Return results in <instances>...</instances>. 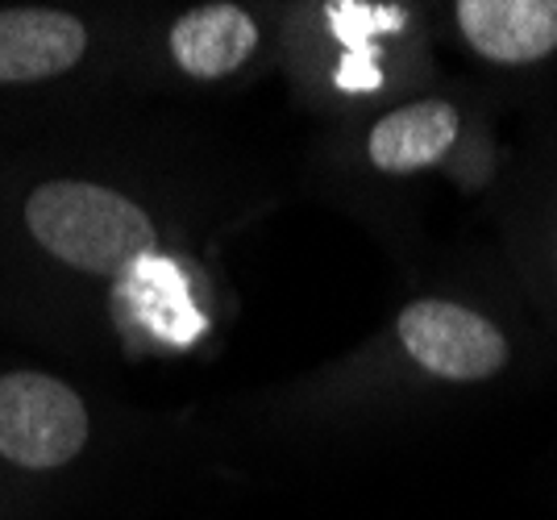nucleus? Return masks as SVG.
<instances>
[{
    "label": "nucleus",
    "mask_w": 557,
    "mask_h": 520,
    "mask_svg": "<svg viewBox=\"0 0 557 520\" xmlns=\"http://www.w3.org/2000/svg\"><path fill=\"white\" fill-rule=\"evenodd\" d=\"M275 205L242 150L141 104L0 146V330L96 379L216 358L225 255Z\"/></svg>",
    "instance_id": "nucleus-1"
},
{
    "label": "nucleus",
    "mask_w": 557,
    "mask_h": 520,
    "mask_svg": "<svg viewBox=\"0 0 557 520\" xmlns=\"http://www.w3.org/2000/svg\"><path fill=\"white\" fill-rule=\"evenodd\" d=\"M536 317L511 280L458 271L417 287L354 350L308 375L258 387L221 417L233 446L271 454H321L412 425L529 367Z\"/></svg>",
    "instance_id": "nucleus-2"
},
{
    "label": "nucleus",
    "mask_w": 557,
    "mask_h": 520,
    "mask_svg": "<svg viewBox=\"0 0 557 520\" xmlns=\"http://www.w3.org/2000/svg\"><path fill=\"white\" fill-rule=\"evenodd\" d=\"M187 421L129 404L109 379L38 358H0V520L125 512L180 479Z\"/></svg>",
    "instance_id": "nucleus-3"
},
{
    "label": "nucleus",
    "mask_w": 557,
    "mask_h": 520,
    "mask_svg": "<svg viewBox=\"0 0 557 520\" xmlns=\"http://www.w3.org/2000/svg\"><path fill=\"white\" fill-rule=\"evenodd\" d=\"M495 113L491 88L437 79L379 113L321 129L308 150V184L404 250L433 191L483 196L504 184Z\"/></svg>",
    "instance_id": "nucleus-4"
},
{
    "label": "nucleus",
    "mask_w": 557,
    "mask_h": 520,
    "mask_svg": "<svg viewBox=\"0 0 557 520\" xmlns=\"http://www.w3.org/2000/svg\"><path fill=\"white\" fill-rule=\"evenodd\" d=\"M278 79L321 125L379 113L442 75L433 4L412 0H283Z\"/></svg>",
    "instance_id": "nucleus-5"
},
{
    "label": "nucleus",
    "mask_w": 557,
    "mask_h": 520,
    "mask_svg": "<svg viewBox=\"0 0 557 520\" xmlns=\"http://www.w3.org/2000/svg\"><path fill=\"white\" fill-rule=\"evenodd\" d=\"M138 4H0V146L22 143L59 121L88 117L129 92Z\"/></svg>",
    "instance_id": "nucleus-6"
},
{
    "label": "nucleus",
    "mask_w": 557,
    "mask_h": 520,
    "mask_svg": "<svg viewBox=\"0 0 557 520\" xmlns=\"http://www.w3.org/2000/svg\"><path fill=\"white\" fill-rule=\"evenodd\" d=\"M283 4L275 0H187L138 4L129 92L233 96L278 75Z\"/></svg>",
    "instance_id": "nucleus-7"
},
{
    "label": "nucleus",
    "mask_w": 557,
    "mask_h": 520,
    "mask_svg": "<svg viewBox=\"0 0 557 520\" xmlns=\"http://www.w3.org/2000/svg\"><path fill=\"white\" fill-rule=\"evenodd\" d=\"M437 50H454L483 79L557 75V0H449L433 4Z\"/></svg>",
    "instance_id": "nucleus-8"
},
{
    "label": "nucleus",
    "mask_w": 557,
    "mask_h": 520,
    "mask_svg": "<svg viewBox=\"0 0 557 520\" xmlns=\"http://www.w3.org/2000/svg\"><path fill=\"white\" fill-rule=\"evenodd\" d=\"M499 230L520 300L541 330L557 333V143L536 146L516 179L504 175Z\"/></svg>",
    "instance_id": "nucleus-9"
}]
</instances>
